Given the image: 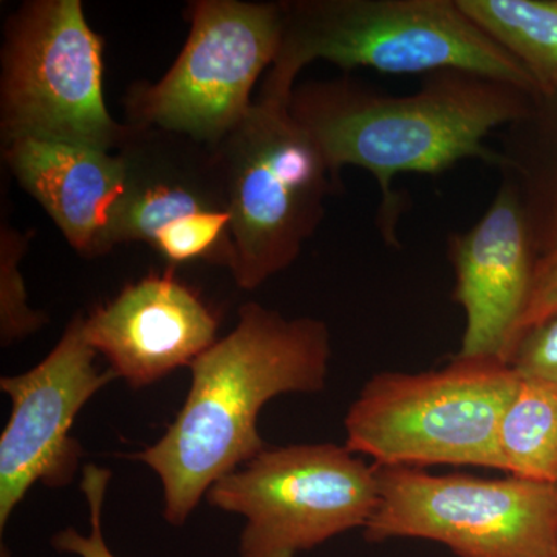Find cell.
I'll return each instance as SVG.
<instances>
[{"instance_id":"1","label":"cell","mask_w":557,"mask_h":557,"mask_svg":"<svg viewBox=\"0 0 557 557\" xmlns=\"http://www.w3.org/2000/svg\"><path fill=\"white\" fill-rule=\"evenodd\" d=\"M330 358L325 322L240 307L233 332L189 366L188 395L163 437L132 456L159 475L168 523L185 525L209 487L269 448L260 410L281 395L324 391Z\"/></svg>"},{"instance_id":"2","label":"cell","mask_w":557,"mask_h":557,"mask_svg":"<svg viewBox=\"0 0 557 557\" xmlns=\"http://www.w3.org/2000/svg\"><path fill=\"white\" fill-rule=\"evenodd\" d=\"M533 98L507 81L448 69L429 73L410 95L386 94L350 76L311 81L295 87L289 112L336 177L346 166L375 177L387 239L397 242L395 177L442 174L465 160L500 170V152L486 138L522 119Z\"/></svg>"},{"instance_id":"3","label":"cell","mask_w":557,"mask_h":557,"mask_svg":"<svg viewBox=\"0 0 557 557\" xmlns=\"http://www.w3.org/2000/svg\"><path fill=\"white\" fill-rule=\"evenodd\" d=\"M281 7V44L263 100L289 102L299 73L321 60L395 75L467 70L541 94L533 75L457 0H292Z\"/></svg>"},{"instance_id":"4","label":"cell","mask_w":557,"mask_h":557,"mask_svg":"<svg viewBox=\"0 0 557 557\" xmlns=\"http://www.w3.org/2000/svg\"><path fill=\"white\" fill-rule=\"evenodd\" d=\"M520 375L500 359L454 357L429 372L373 375L348 409L346 448L375 467H475L507 472L502 417Z\"/></svg>"},{"instance_id":"5","label":"cell","mask_w":557,"mask_h":557,"mask_svg":"<svg viewBox=\"0 0 557 557\" xmlns=\"http://www.w3.org/2000/svg\"><path fill=\"white\" fill-rule=\"evenodd\" d=\"M214 153L228 197L230 271L240 288L255 289L299 258L339 177L289 102L258 98Z\"/></svg>"},{"instance_id":"6","label":"cell","mask_w":557,"mask_h":557,"mask_svg":"<svg viewBox=\"0 0 557 557\" xmlns=\"http://www.w3.org/2000/svg\"><path fill=\"white\" fill-rule=\"evenodd\" d=\"M205 498L245 519L239 557H298L364 530L379 507V469L346 445L278 446L220 479Z\"/></svg>"},{"instance_id":"7","label":"cell","mask_w":557,"mask_h":557,"mask_svg":"<svg viewBox=\"0 0 557 557\" xmlns=\"http://www.w3.org/2000/svg\"><path fill=\"white\" fill-rule=\"evenodd\" d=\"M102 69V39L79 0L24 3L5 28L2 138L36 135L120 149L132 126L110 115Z\"/></svg>"},{"instance_id":"8","label":"cell","mask_w":557,"mask_h":557,"mask_svg":"<svg viewBox=\"0 0 557 557\" xmlns=\"http://www.w3.org/2000/svg\"><path fill=\"white\" fill-rule=\"evenodd\" d=\"M177 61L157 84L127 95L131 124L185 135L214 149L252 108L251 91L276 60L278 3L197 0Z\"/></svg>"},{"instance_id":"9","label":"cell","mask_w":557,"mask_h":557,"mask_svg":"<svg viewBox=\"0 0 557 557\" xmlns=\"http://www.w3.org/2000/svg\"><path fill=\"white\" fill-rule=\"evenodd\" d=\"M376 469L379 507L364 528L370 544L424 539L458 557H557L556 485Z\"/></svg>"},{"instance_id":"10","label":"cell","mask_w":557,"mask_h":557,"mask_svg":"<svg viewBox=\"0 0 557 557\" xmlns=\"http://www.w3.org/2000/svg\"><path fill=\"white\" fill-rule=\"evenodd\" d=\"M98 351L84 336V317L70 321L60 343L38 366L2 376L11 399L9 423L0 435V531L36 483L64 487L81 467L83 446L70 435L84 406L116 380L98 369Z\"/></svg>"},{"instance_id":"11","label":"cell","mask_w":557,"mask_h":557,"mask_svg":"<svg viewBox=\"0 0 557 557\" xmlns=\"http://www.w3.org/2000/svg\"><path fill=\"white\" fill-rule=\"evenodd\" d=\"M456 287L465 311L458 358L500 359L509 364L519 343L539 259L518 188L502 174L493 203L472 228L449 237Z\"/></svg>"},{"instance_id":"12","label":"cell","mask_w":557,"mask_h":557,"mask_svg":"<svg viewBox=\"0 0 557 557\" xmlns=\"http://www.w3.org/2000/svg\"><path fill=\"white\" fill-rule=\"evenodd\" d=\"M218 329L207 304L171 274L139 278L84 318L87 343L134 388L189 368L218 341Z\"/></svg>"},{"instance_id":"13","label":"cell","mask_w":557,"mask_h":557,"mask_svg":"<svg viewBox=\"0 0 557 557\" xmlns=\"http://www.w3.org/2000/svg\"><path fill=\"white\" fill-rule=\"evenodd\" d=\"M3 139V159L22 188L39 201L65 239L84 258L113 248L112 222L124 190L120 153L36 135Z\"/></svg>"},{"instance_id":"14","label":"cell","mask_w":557,"mask_h":557,"mask_svg":"<svg viewBox=\"0 0 557 557\" xmlns=\"http://www.w3.org/2000/svg\"><path fill=\"white\" fill-rule=\"evenodd\" d=\"M131 126L119 149L124 190L112 222L113 247L152 244L156 234L175 220L228 211L214 149L174 132Z\"/></svg>"},{"instance_id":"15","label":"cell","mask_w":557,"mask_h":557,"mask_svg":"<svg viewBox=\"0 0 557 557\" xmlns=\"http://www.w3.org/2000/svg\"><path fill=\"white\" fill-rule=\"evenodd\" d=\"M498 449L512 478L557 486V383L520 376L498 426Z\"/></svg>"},{"instance_id":"16","label":"cell","mask_w":557,"mask_h":557,"mask_svg":"<svg viewBox=\"0 0 557 557\" xmlns=\"http://www.w3.org/2000/svg\"><path fill=\"white\" fill-rule=\"evenodd\" d=\"M457 2L533 75L541 94L557 91V0Z\"/></svg>"},{"instance_id":"17","label":"cell","mask_w":557,"mask_h":557,"mask_svg":"<svg viewBox=\"0 0 557 557\" xmlns=\"http://www.w3.org/2000/svg\"><path fill=\"white\" fill-rule=\"evenodd\" d=\"M28 244V234L13 228L3 219L0 230V341L3 347L27 338L49 321L46 313L28 306L21 273Z\"/></svg>"},{"instance_id":"18","label":"cell","mask_w":557,"mask_h":557,"mask_svg":"<svg viewBox=\"0 0 557 557\" xmlns=\"http://www.w3.org/2000/svg\"><path fill=\"white\" fill-rule=\"evenodd\" d=\"M150 245L171 263L207 260L230 269L233 260L231 214L211 211L175 220L160 230Z\"/></svg>"},{"instance_id":"19","label":"cell","mask_w":557,"mask_h":557,"mask_svg":"<svg viewBox=\"0 0 557 557\" xmlns=\"http://www.w3.org/2000/svg\"><path fill=\"white\" fill-rule=\"evenodd\" d=\"M112 479L110 469L86 465L81 475V491L86 497L90 511V533L79 534L73 527L64 528L51 537V547L60 553H70L78 557H116L110 552L102 534V508H104L108 487Z\"/></svg>"},{"instance_id":"20","label":"cell","mask_w":557,"mask_h":557,"mask_svg":"<svg viewBox=\"0 0 557 557\" xmlns=\"http://www.w3.org/2000/svg\"><path fill=\"white\" fill-rule=\"evenodd\" d=\"M509 366L520 376L557 383V317L530 330L520 339Z\"/></svg>"},{"instance_id":"21","label":"cell","mask_w":557,"mask_h":557,"mask_svg":"<svg viewBox=\"0 0 557 557\" xmlns=\"http://www.w3.org/2000/svg\"><path fill=\"white\" fill-rule=\"evenodd\" d=\"M557 317V245L539 256L525 314L519 325V343L530 330ZM518 343V346H519Z\"/></svg>"}]
</instances>
